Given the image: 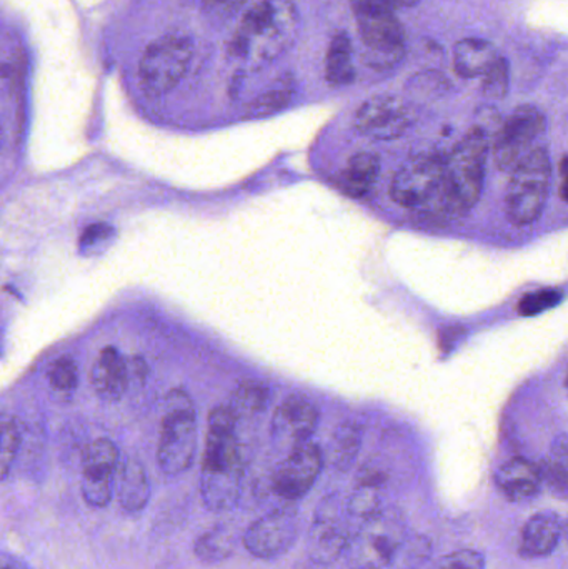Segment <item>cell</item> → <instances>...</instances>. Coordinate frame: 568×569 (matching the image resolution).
Here are the masks:
<instances>
[{
  "label": "cell",
  "instance_id": "obj_1",
  "mask_svg": "<svg viewBox=\"0 0 568 569\" xmlns=\"http://www.w3.org/2000/svg\"><path fill=\"white\" fill-rule=\"evenodd\" d=\"M236 413L230 405L217 407L210 413L203 450L200 497L207 510L226 513L233 510L242 490V458L237 443Z\"/></svg>",
  "mask_w": 568,
  "mask_h": 569
},
{
  "label": "cell",
  "instance_id": "obj_2",
  "mask_svg": "<svg viewBox=\"0 0 568 569\" xmlns=\"http://www.w3.org/2000/svg\"><path fill=\"white\" fill-rule=\"evenodd\" d=\"M299 27L296 0H259L243 13L230 53L250 66H266L293 46Z\"/></svg>",
  "mask_w": 568,
  "mask_h": 569
},
{
  "label": "cell",
  "instance_id": "obj_3",
  "mask_svg": "<svg viewBox=\"0 0 568 569\" xmlns=\"http://www.w3.org/2000/svg\"><path fill=\"white\" fill-rule=\"evenodd\" d=\"M492 140L494 136H490L486 126L472 127L446 157V182L440 212L464 216L479 202Z\"/></svg>",
  "mask_w": 568,
  "mask_h": 569
},
{
  "label": "cell",
  "instance_id": "obj_4",
  "mask_svg": "<svg viewBox=\"0 0 568 569\" xmlns=\"http://www.w3.org/2000/svg\"><path fill=\"white\" fill-rule=\"evenodd\" d=\"M392 0H353L363 60L377 70L392 69L407 53V33Z\"/></svg>",
  "mask_w": 568,
  "mask_h": 569
},
{
  "label": "cell",
  "instance_id": "obj_5",
  "mask_svg": "<svg viewBox=\"0 0 568 569\" xmlns=\"http://www.w3.org/2000/svg\"><path fill=\"white\" fill-rule=\"evenodd\" d=\"M406 543V518L396 508H383L353 531L343 563L349 569H383L397 560Z\"/></svg>",
  "mask_w": 568,
  "mask_h": 569
},
{
  "label": "cell",
  "instance_id": "obj_6",
  "mask_svg": "<svg viewBox=\"0 0 568 569\" xmlns=\"http://www.w3.org/2000/svg\"><path fill=\"white\" fill-rule=\"evenodd\" d=\"M199 447V427L192 400L183 390H173L163 401L157 465L167 477H179L192 467Z\"/></svg>",
  "mask_w": 568,
  "mask_h": 569
},
{
  "label": "cell",
  "instance_id": "obj_7",
  "mask_svg": "<svg viewBox=\"0 0 568 569\" xmlns=\"http://www.w3.org/2000/svg\"><path fill=\"white\" fill-rule=\"evenodd\" d=\"M510 173L512 177L506 192L507 217L514 226H530L542 216L552 186V160L546 147L534 150Z\"/></svg>",
  "mask_w": 568,
  "mask_h": 569
},
{
  "label": "cell",
  "instance_id": "obj_8",
  "mask_svg": "<svg viewBox=\"0 0 568 569\" xmlns=\"http://www.w3.org/2000/svg\"><path fill=\"white\" fill-rule=\"evenodd\" d=\"M446 159L437 153H419L407 160L390 183V196L403 209L440 210Z\"/></svg>",
  "mask_w": 568,
  "mask_h": 569
},
{
  "label": "cell",
  "instance_id": "obj_9",
  "mask_svg": "<svg viewBox=\"0 0 568 569\" xmlns=\"http://www.w3.org/2000/svg\"><path fill=\"white\" fill-rule=\"evenodd\" d=\"M193 57V42L186 33H167L153 40L139 63V79L149 96L169 93L179 86Z\"/></svg>",
  "mask_w": 568,
  "mask_h": 569
},
{
  "label": "cell",
  "instance_id": "obj_10",
  "mask_svg": "<svg viewBox=\"0 0 568 569\" xmlns=\"http://www.w3.org/2000/svg\"><path fill=\"white\" fill-rule=\"evenodd\" d=\"M547 120L536 106H520L500 123L492 140L494 162L504 172H512L534 150L539 149Z\"/></svg>",
  "mask_w": 568,
  "mask_h": 569
},
{
  "label": "cell",
  "instance_id": "obj_11",
  "mask_svg": "<svg viewBox=\"0 0 568 569\" xmlns=\"http://www.w3.org/2000/svg\"><path fill=\"white\" fill-rule=\"evenodd\" d=\"M350 517L346 501L329 495L317 505L307 535V553L317 565H330L346 553L350 537Z\"/></svg>",
  "mask_w": 568,
  "mask_h": 569
},
{
  "label": "cell",
  "instance_id": "obj_12",
  "mask_svg": "<svg viewBox=\"0 0 568 569\" xmlns=\"http://www.w3.org/2000/svg\"><path fill=\"white\" fill-rule=\"evenodd\" d=\"M300 518L296 508L283 507L260 517L243 531V548L257 560H277L296 547Z\"/></svg>",
  "mask_w": 568,
  "mask_h": 569
},
{
  "label": "cell",
  "instance_id": "obj_13",
  "mask_svg": "<svg viewBox=\"0 0 568 569\" xmlns=\"http://www.w3.org/2000/svg\"><path fill=\"white\" fill-rule=\"evenodd\" d=\"M120 453L107 438H99L87 445L82 453V480L80 491L90 508H107L113 500L116 473Z\"/></svg>",
  "mask_w": 568,
  "mask_h": 569
},
{
  "label": "cell",
  "instance_id": "obj_14",
  "mask_svg": "<svg viewBox=\"0 0 568 569\" xmlns=\"http://www.w3.org/2000/svg\"><path fill=\"white\" fill-rule=\"evenodd\" d=\"M323 457L320 448L312 441L300 445L289 451L272 475V490L287 503L302 500L320 477Z\"/></svg>",
  "mask_w": 568,
  "mask_h": 569
},
{
  "label": "cell",
  "instance_id": "obj_15",
  "mask_svg": "<svg viewBox=\"0 0 568 569\" xmlns=\"http://www.w3.org/2000/svg\"><path fill=\"white\" fill-rule=\"evenodd\" d=\"M356 129L373 140L402 137L413 123V113L406 100L396 96H376L357 110Z\"/></svg>",
  "mask_w": 568,
  "mask_h": 569
},
{
  "label": "cell",
  "instance_id": "obj_16",
  "mask_svg": "<svg viewBox=\"0 0 568 569\" xmlns=\"http://www.w3.org/2000/svg\"><path fill=\"white\" fill-rule=\"evenodd\" d=\"M319 423V411L302 397H290L277 408L272 417V441L276 447L296 450L307 443Z\"/></svg>",
  "mask_w": 568,
  "mask_h": 569
},
{
  "label": "cell",
  "instance_id": "obj_17",
  "mask_svg": "<svg viewBox=\"0 0 568 569\" xmlns=\"http://www.w3.org/2000/svg\"><path fill=\"white\" fill-rule=\"evenodd\" d=\"M496 481L507 500L514 503H526L539 497L544 475L539 465L526 458H512L497 471Z\"/></svg>",
  "mask_w": 568,
  "mask_h": 569
},
{
  "label": "cell",
  "instance_id": "obj_18",
  "mask_svg": "<svg viewBox=\"0 0 568 569\" xmlns=\"http://www.w3.org/2000/svg\"><path fill=\"white\" fill-rule=\"evenodd\" d=\"M562 535L564 525L559 515L554 511L534 515L520 535V555L527 560L549 557L559 547Z\"/></svg>",
  "mask_w": 568,
  "mask_h": 569
},
{
  "label": "cell",
  "instance_id": "obj_19",
  "mask_svg": "<svg viewBox=\"0 0 568 569\" xmlns=\"http://www.w3.org/2000/svg\"><path fill=\"white\" fill-rule=\"evenodd\" d=\"M90 378L93 390L102 400L116 401L126 393L129 383L126 361L116 348L107 347L100 351Z\"/></svg>",
  "mask_w": 568,
  "mask_h": 569
},
{
  "label": "cell",
  "instance_id": "obj_20",
  "mask_svg": "<svg viewBox=\"0 0 568 569\" xmlns=\"http://www.w3.org/2000/svg\"><path fill=\"white\" fill-rule=\"evenodd\" d=\"M454 69L462 79H476L489 72L490 67L500 59L494 43L477 37H467L454 47Z\"/></svg>",
  "mask_w": 568,
  "mask_h": 569
},
{
  "label": "cell",
  "instance_id": "obj_21",
  "mask_svg": "<svg viewBox=\"0 0 568 569\" xmlns=\"http://www.w3.org/2000/svg\"><path fill=\"white\" fill-rule=\"evenodd\" d=\"M117 501L127 515L140 513L149 505L150 481L139 461L127 460L120 467Z\"/></svg>",
  "mask_w": 568,
  "mask_h": 569
},
{
  "label": "cell",
  "instance_id": "obj_22",
  "mask_svg": "<svg viewBox=\"0 0 568 569\" xmlns=\"http://www.w3.org/2000/svg\"><path fill=\"white\" fill-rule=\"evenodd\" d=\"M380 172L379 157L370 152L356 153L347 163L346 170L340 173L339 186L347 196L363 197L373 183Z\"/></svg>",
  "mask_w": 568,
  "mask_h": 569
},
{
  "label": "cell",
  "instance_id": "obj_23",
  "mask_svg": "<svg viewBox=\"0 0 568 569\" xmlns=\"http://www.w3.org/2000/svg\"><path fill=\"white\" fill-rule=\"evenodd\" d=\"M326 79L330 86H349L356 80L353 47L349 33L337 32L330 40L326 56Z\"/></svg>",
  "mask_w": 568,
  "mask_h": 569
},
{
  "label": "cell",
  "instance_id": "obj_24",
  "mask_svg": "<svg viewBox=\"0 0 568 569\" xmlns=\"http://www.w3.org/2000/svg\"><path fill=\"white\" fill-rule=\"evenodd\" d=\"M236 545L232 530L226 525H217L197 537L193 541V553L202 563L219 565L232 557Z\"/></svg>",
  "mask_w": 568,
  "mask_h": 569
},
{
  "label": "cell",
  "instance_id": "obj_25",
  "mask_svg": "<svg viewBox=\"0 0 568 569\" xmlns=\"http://www.w3.org/2000/svg\"><path fill=\"white\" fill-rule=\"evenodd\" d=\"M362 447V430L359 425L347 421L340 425L332 440V463L339 471H349Z\"/></svg>",
  "mask_w": 568,
  "mask_h": 569
},
{
  "label": "cell",
  "instance_id": "obj_26",
  "mask_svg": "<svg viewBox=\"0 0 568 569\" xmlns=\"http://www.w3.org/2000/svg\"><path fill=\"white\" fill-rule=\"evenodd\" d=\"M544 481L568 495V435H559L550 445L549 455L540 467Z\"/></svg>",
  "mask_w": 568,
  "mask_h": 569
},
{
  "label": "cell",
  "instance_id": "obj_27",
  "mask_svg": "<svg viewBox=\"0 0 568 569\" xmlns=\"http://www.w3.org/2000/svg\"><path fill=\"white\" fill-rule=\"evenodd\" d=\"M293 96V83L290 77H282V79L273 82L266 92L260 93L259 97L249 103L250 117L270 116V113L279 112L283 107L289 106Z\"/></svg>",
  "mask_w": 568,
  "mask_h": 569
},
{
  "label": "cell",
  "instance_id": "obj_28",
  "mask_svg": "<svg viewBox=\"0 0 568 569\" xmlns=\"http://www.w3.org/2000/svg\"><path fill=\"white\" fill-rule=\"evenodd\" d=\"M267 401H269V390L262 387V385L247 381V383L240 385V387L233 391L230 407L236 410L237 415H252L262 411L263 408H266Z\"/></svg>",
  "mask_w": 568,
  "mask_h": 569
},
{
  "label": "cell",
  "instance_id": "obj_29",
  "mask_svg": "<svg viewBox=\"0 0 568 569\" xmlns=\"http://www.w3.org/2000/svg\"><path fill=\"white\" fill-rule=\"evenodd\" d=\"M480 89H482L484 97H487L489 100L506 99L510 89V66L506 57H500L490 67L489 72L482 77V87Z\"/></svg>",
  "mask_w": 568,
  "mask_h": 569
},
{
  "label": "cell",
  "instance_id": "obj_30",
  "mask_svg": "<svg viewBox=\"0 0 568 569\" xmlns=\"http://www.w3.org/2000/svg\"><path fill=\"white\" fill-rule=\"evenodd\" d=\"M20 435L19 425L13 418H3L2 423V453H0V471H2V480H7L16 463L17 453H19Z\"/></svg>",
  "mask_w": 568,
  "mask_h": 569
},
{
  "label": "cell",
  "instance_id": "obj_31",
  "mask_svg": "<svg viewBox=\"0 0 568 569\" xmlns=\"http://www.w3.org/2000/svg\"><path fill=\"white\" fill-rule=\"evenodd\" d=\"M49 381L53 390L70 393L79 383V370L77 363L69 357L59 358L49 371Z\"/></svg>",
  "mask_w": 568,
  "mask_h": 569
},
{
  "label": "cell",
  "instance_id": "obj_32",
  "mask_svg": "<svg viewBox=\"0 0 568 569\" xmlns=\"http://www.w3.org/2000/svg\"><path fill=\"white\" fill-rule=\"evenodd\" d=\"M409 89L413 96L430 97L432 99V97H439L447 92L449 80L442 73L437 72V70H427V72H420L412 77Z\"/></svg>",
  "mask_w": 568,
  "mask_h": 569
},
{
  "label": "cell",
  "instance_id": "obj_33",
  "mask_svg": "<svg viewBox=\"0 0 568 569\" xmlns=\"http://www.w3.org/2000/svg\"><path fill=\"white\" fill-rule=\"evenodd\" d=\"M562 295L557 290H537L534 293L526 295L520 300L519 311L524 317H532V315L542 313V311L549 310V308L556 307L559 303Z\"/></svg>",
  "mask_w": 568,
  "mask_h": 569
},
{
  "label": "cell",
  "instance_id": "obj_34",
  "mask_svg": "<svg viewBox=\"0 0 568 569\" xmlns=\"http://www.w3.org/2000/svg\"><path fill=\"white\" fill-rule=\"evenodd\" d=\"M434 569H486V560L479 551L460 550L440 558Z\"/></svg>",
  "mask_w": 568,
  "mask_h": 569
},
{
  "label": "cell",
  "instance_id": "obj_35",
  "mask_svg": "<svg viewBox=\"0 0 568 569\" xmlns=\"http://www.w3.org/2000/svg\"><path fill=\"white\" fill-rule=\"evenodd\" d=\"M249 0H202L200 7L207 13H212L213 17H232L233 13L239 12Z\"/></svg>",
  "mask_w": 568,
  "mask_h": 569
},
{
  "label": "cell",
  "instance_id": "obj_36",
  "mask_svg": "<svg viewBox=\"0 0 568 569\" xmlns=\"http://www.w3.org/2000/svg\"><path fill=\"white\" fill-rule=\"evenodd\" d=\"M109 232L110 229L106 226L90 227V229H87L86 233H83L82 243L96 242V240H99L100 237H106Z\"/></svg>",
  "mask_w": 568,
  "mask_h": 569
},
{
  "label": "cell",
  "instance_id": "obj_37",
  "mask_svg": "<svg viewBox=\"0 0 568 569\" xmlns=\"http://www.w3.org/2000/svg\"><path fill=\"white\" fill-rule=\"evenodd\" d=\"M0 569H32L29 565L23 563L22 560H19L17 557H12V555H2V560H0Z\"/></svg>",
  "mask_w": 568,
  "mask_h": 569
},
{
  "label": "cell",
  "instance_id": "obj_38",
  "mask_svg": "<svg viewBox=\"0 0 568 569\" xmlns=\"http://www.w3.org/2000/svg\"><path fill=\"white\" fill-rule=\"evenodd\" d=\"M560 196L568 202V157L560 163Z\"/></svg>",
  "mask_w": 568,
  "mask_h": 569
},
{
  "label": "cell",
  "instance_id": "obj_39",
  "mask_svg": "<svg viewBox=\"0 0 568 569\" xmlns=\"http://www.w3.org/2000/svg\"><path fill=\"white\" fill-rule=\"evenodd\" d=\"M392 2L396 3L397 9H399V7H416L420 0H392Z\"/></svg>",
  "mask_w": 568,
  "mask_h": 569
},
{
  "label": "cell",
  "instance_id": "obj_40",
  "mask_svg": "<svg viewBox=\"0 0 568 569\" xmlns=\"http://www.w3.org/2000/svg\"><path fill=\"white\" fill-rule=\"evenodd\" d=\"M564 535H566L567 541H568V521L566 527H564Z\"/></svg>",
  "mask_w": 568,
  "mask_h": 569
},
{
  "label": "cell",
  "instance_id": "obj_41",
  "mask_svg": "<svg viewBox=\"0 0 568 569\" xmlns=\"http://www.w3.org/2000/svg\"><path fill=\"white\" fill-rule=\"evenodd\" d=\"M189 2H199L200 6V2H202V0H189Z\"/></svg>",
  "mask_w": 568,
  "mask_h": 569
},
{
  "label": "cell",
  "instance_id": "obj_42",
  "mask_svg": "<svg viewBox=\"0 0 568 569\" xmlns=\"http://www.w3.org/2000/svg\"><path fill=\"white\" fill-rule=\"evenodd\" d=\"M566 383H567V388H568V371H567V381H566Z\"/></svg>",
  "mask_w": 568,
  "mask_h": 569
}]
</instances>
